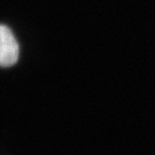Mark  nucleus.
Here are the masks:
<instances>
[{"mask_svg":"<svg viewBox=\"0 0 155 155\" xmlns=\"http://www.w3.org/2000/svg\"><path fill=\"white\" fill-rule=\"evenodd\" d=\"M18 58L19 45L14 35L8 27L0 25V66L13 65Z\"/></svg>","mask_w":155,"mask_h":155,"instance_id":"1","label":"nucleus"}]
</instances>
